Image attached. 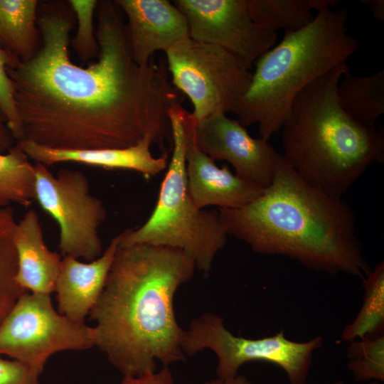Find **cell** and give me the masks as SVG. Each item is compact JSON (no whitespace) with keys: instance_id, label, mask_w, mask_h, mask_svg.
Returning <instances> with one entry per match:
<instances>
[{"instance_id":"obj_16","label":"cell","mask_w":384,"mask_h":384,"mask_svg":"<svg viewBox=\"0 0 384 384\" xmlns=\"http://www.w3.org/2000/svg\"><path fill=\"white\" fill-rule=\"evenodd\" d=\"M153 143L159 145L152 134L146 135L136 145L125 149H60L30 141L17 142L28 158L46 166L70 161L108 169L132 170L145 176H155L167 166V152H163L159 157L154 156L150 150Z\"/></svg>"},{"instance_id":"obj_23","label":"cell","mask_w":384,"mask_h":384,"mask_svg":"<svg viewBox=\"0 0 384 384\" xmlns=\"http://www.w3.org/2000/svg\"><path fill=\"white\" fill-rule=\"evenodd\" d=\"M14 209L0 206V324L26 292L16 281L17 255L14 242Z\"/></svg>"},{"instance_id":"obj_33","label":"cell","mask_w":384,"mask_h":384,"mask_svg":"<svg viewBox=\"0 0 384 384\" xmlns=\"http://www.w3.org/2000/svg\"><path fill=\"white\" fill-rule=\"evenodd\" d=\"M368 384H381L379 381H370Z\"/></svg>"},{"instance_id":"obj_25","label":"cell","mask_w":384,"mask_h":384,"mask_svg":"<svg viewBox=\"0 0 384 384\" xmlns=\"http://www.w3.org/2000/svg\"><path fill=\"white\" fill-rule=\"evenodd\" d=\"M68 3L78 22L76 34L71 40L72 48L82 61L97 58L99 46L94 31L93 17L99 1L70 0Z\"/></svg>"},{"instance_id":"obj_29","label":"cell","mask_w":384,"mask_h":384,"mask_svg":"<svg viewBox=\"0 0 384 384\" xmlns=\"http://www.w3.org/2000/svg\"><path fill=\"white\" fill-rule=\"evenodd\" d=\"M16 144V141L8 127L5 117L0 110V154L9 152Z\"/></svg>"},{"instance_id":"obj_20","label":"cell","mask_w":384,"mask_h":384,"mask_svg":"<svg viewBox=\"0 0 384 384\" xmlns=\"http://www.w3.org/2000/svg\"><path fill=\"white\" fill-rule=\"evenodd\" d=\"M363 302L354 320L347 324L338 340L351 342L383 334L384 327V262H378L362 279Z\"/></svg>"},{"instance_id":"obj_2","label":"cell","mask_w":384,"mask_h":384,"mask_svg":"<svg viewBox=\"0 0 384 384\" xmlns=\"http://www.w3.org/2000/svg\"><path fill=\"white\" fill-rule=\"evenodd\" d=\"M183 251L147 243L119 247L102 292L90 315L95 346L125 376L156 371L185 360L184 331L176 319L174 298L194 274Z\"/></svg>"},{"instance_id":"obj_10","label":"cell","mask_w":384,"mask_h":384,"mask_svg":"<svg viewBox=\"0 0 384 384\" xmlns=\"http://www.w3.org/2000/svg\"><path fill=\"white\" fill-rule=\"evenodd\" d=\"M34 172L35 200L58 223L60 255L88 262L97 259L102 254L99 228L107 210L90 193L87 176L65 168L53 175L40 163L34 164Z\"/></svg>"},{"instance_id":"obj_11","label":"cell","mask_w":384,"mask_h":384,"mask_svg":"<svg viewBox=\"0 0 384 384\" xmlns=\"http://www.w3.org/2000/svg\"><path fill=\"white\" fill-rule=\"evenodd\" d=\"M185 16L189 37L228 51L247 68L277 41V33L252 21L247 0H175Z\"/></svg>"},{"instance_id":"obj_35","label":"cell","mask_w":384,"mask_h":384,"mask_svg":"<svg viewBox=\"0 0 384 384\" xmlns=\"http://www.w3.org/2000/svg\"><path fill=\"white\" fill-rule=\"evenodd\" d=\"M0 206H1V204H0Z\"/></svg>"},{"instance_id":"obj_8","label":"cell","mask_w":384,"mask_h":384,"mask_svg":"<svg viewBox=\"0 0 384 384\" xmlns=\"http://www.w3.org/2000/svg\"><path fill=\"white\" fill-rule=\"evenodd\" d=\"M165 53L171 82L191 100L197 122L231 112L250 85V69L215 45L188 38Z\"/></svg>"},{"instance_id":"obj_7","label":"cell","mask_w":384,"mask_h":384,"mask_svg":"<svg viewBox=\"0 0 384 384\" xmlns=\"http://www.w3.org/2000/svg\"><path fill=\"white\" fill-rule=\"evenodd\" d=\"M324 341L319 335L304 342L293 341L283 329L260 338L237 336L225 328L222 317L208 312L193 319L184 331L182 348L189 356L211 350L218 358L216 373L220 379L233 378L243 364L261 361L280 367L290 384H306L314 353Z\"/></svg>"},{"instance_id":"obj_26","label":"cell","mask_w":384,"mask_h":384,"mask_svg":"<svg viewBox=\"0 0 384 384\" xmlns=\"http://www.w3.org/2000/svg\"><path fill=\"white\" fill-rule=\"evenodd\" d=\"M9 55L0 47V110L16 143L22 138V126L14 100L13 82L6 71Z\"/></svg>"},{"instance_id":"obj_1","label":"cell","mask_w":384,"mask_h":384,"mask_svg":"<svg viewBox=\"0 0 384 384\" xmlns=\"http://www.w3.org/2000/svg\"><path fill=\"white\" fill-rule=\"evenodd\" d=\"M39 5V50L26 62L11 59L6 66L21 122V141L60 149H125L152 134L164 147L171 135L168 111L180 104L179 91L165 65L135 62L114 1L98 4L99 54L87 68L69 57L75 16L68 1Z\"/></svg>"},{"instance_id":"obj_19","label":"cell","mask_w":384,"mask_h":384,"mask_svg":"<svg viewBox=\"0 0 384 384\" xmlns=\"http://www.w3.org/2000/svg\"><path fill=\"white\" fill-rule=\"evenodd\" d=\"M337 97L343 111L355 122L375 127L384 113V70L358 76L348 70L341 78Z\"/></svg>"},{"instance_id":"obj_30","label":"cell","mask_w":384,"mask_h":384,"mask_svg":"<svg viewBox=\"0 0 384 384\" xmlns=\"http://www.w3.org/2000/svg\"><path fill=\"white\" fill-rule=\"evenodd\" d=\"M363 4L370 6L373 17L378 21L384 20L383 0H363Z\"/></svg>"},{"instance_id":"obj_6","label":"cell","mask_w":384,"mask_h":384,"mask_svg":"<svg viewBox=\"0 0 384 384\" xmlns=\"http://www.w3.org/2000/svg\"><path fill=\"white\" fill-rule=\"evenodd\" d=\"M168 116L173 151L156 206L141 227L120 233L119 247L147 243L177 248L194 262L196 268L208 274L228 235L218 210L199 209L188 192L185 156L192 114L176 104L169 108Z\"/></svg>"},{"instance_id":"obj_9","label":"cell","mask_w":384,"mask_h":384,"mask_svg":"<svg viewBox=\"0 0 384 384\" xmlns=\"http://www.w3.org/2000/svg\"><path fill=\"white\" fill-rule=\"evenodd\" d=\"M95 341L94 326L56 311L49 294L24 292L0 324V355L40 373L53 354L88 349Z\"/></svg>"},{"instance_id":"obj_24","label":"cell","mask_w":384,"mask_h":384,"mask_svg":"<svg viewBox=\"0 0 384 384\" xmlns=\"http://www.w3.org/2000/svg\"><path fill=\"white\" fill-rule=\"evenodd\" d=\"M347 366L356 381H384V335L350 342Z\"/></svg>"},{"instance_id":"obj_14","label":"cell","mask_w":384,"mask_h":384,"mask_svg":"<svg viewBox=\"0 0 384 384\" xmlns=\"http://www.w3.org/2000/svg\"><path fill=\"white\" fill-rule=\"evenodd\" d=\"M196 124L193 116L185 156L188 192L195 205L199 209L210 206L238 208L258 197L263 188L233 174L227 165L218 167L200 149L195 137Z\"/></svg>"},{"instance_id":"obj_3","label":"cell","mask_w":384,"mask_h":384,"mask_svg":"<svg viewBox=\"0 0 384 384\" xmlns=\"http://www.w3.org/2000/svg\"><path fill=\"white\" fill-rule=\"evenodd\" d=\"M218 212L227 235L257 253L283 255L311 270L361 279L371 270L350 206L303 181L280 153L272 183L258 197Z\"/></svg>"},{"instance_id":"obj_28","label":"cell","mask_w":384,"mask_h":384,"mask_svg":"<svg viewBox=\"0 0 384 384\" xmlns=\"http://www.w3.org/2000/svg\"><path fill=\"white\" fill-rule=\"evenodd\" d=\"M120 384H175L169 366L140 376H125Z\"/></svg>"},{"instance_id":"obj_22","label":"cell","mask_w":384,"mask_h":384,"mask_svg":"<svg viewBox=\"0 0 384 384\" xmlns=\"http://www.w3.org/2000/svg\"><path fill=\"white\" fill-rule=\"evenodd\" d=\"M247 4L253 22L274 32L297 31L314 18L309 0H247Z\"/></svg>"},{"instance_id":"obj_18","label":"cell","mask_w":384,"mask_h":384,"mask_svg":"<svg viewBox=\"0 0 384 384\" xmlns=\"http://www.w3.org/2000/svg\"><path fill=\"white\" fill-rule=\"evenodd\" d=\"M37 0H0V47L8 55L26 62L41 46Z\"/></svg>"},{"instance_id":"obj_31","label":"cell","mask_w":384,"mask_h":384,"mask_svg":"<svg viewBox=\"0 0 384 384\" xmlns=\"http://www.w3.org/2000/svg\"><path fill=\"white\" fill-rule=\"evenodd\" d=\"M204 384H252L250 380L245 375L238 374L230 379L216 378L206 381Z\"/></svg>"},{"instance_id":"obj_21","label":"cell","mask_w":384,"mask_h":384,"mask_svg":"<svg viewBox=\"0 0 384 384\" xmlns=\"http://www.w3.org/2000/svg\"><path fill=\"white\" fill-rule=\"evenodd\" d=\"M34 200V165L16 143L9 152L0 154V204L27 207Z\"/></svg>"},{"instance_id":"obj_4","label":"cell","mask_w":384,"mask_h":384,"mask_svg":"<svg viewBox=\"0 0 384 384\" xmlns=\"http://www.w3.org/2000/svg\"><path fill=\"white\" fill-rule=\"evenodd\" d=\"M348 70L341 64L306 85L281 127L284 160L309 185L338 198L384 159L383 129L355 122L338 102V85Z\"/></svg>"},{"instance_id":"obj_17","label":"cell","mask_w":384,"mask_h":384,"mask_svg":"<svg viewBox=\"0 0 384 384\" xmlns=\"http://www.w3.org/2000/svg\"><path fill=\"white\" fill-rule=\"evenodd\" d=\"M14 242L17 255L16 281L26 291L50 294L55 292L61 255L46 246L37 213L28 210L16 223Z\"/></svg>"},{"instance_id":"obj_15","label":"cell","mask_w":384,"mask_h":384,"mask_svg":"<svg viewBox=\"0 0 384 384\" xmlns=\"http://www.w3.org/2000/svg\"><path fill=\"white\" fill-rule=\"evenodd\" d=\"M120 238L121 234L113 238L97 259L87 263L63 256L55 288L60 314L84 323L102 292Z\"/></svg>"},{"instance_id":"obj_12","label":"cell","mask_w":384,"mask_h":384,"mask_svg":"<svg viewBox=\"0 0 384 384\" xmlns=\"http://www.w3.org/2000/svg\"><path fill=\"white\" fill-rule=\"evenodd\" d=\"M195 137L202 151L232 164L238 176L263 189L272 183L279 153L268 141L252 137L238 119L210 115L197 122Z\"/></svg>"},{"instance_id":"obj_27","label":"cell","mask_w":384,"mask_h":384,"mask_svg":"<svg viewBox=\"0 0 384 384\" xmlns=\"http://www.w3.org/2000/svg\"><path fill=\"white\" fill-rule=\"evenodd\" d=\"M41 373L16 360L0 355V384H39Z\"/></svg>"},{"instance_id":"obj_34","label":"cell","mask_w":384,"mask_h":384,"mask_svg":"<svg viewBox=\"0 0 384 384\" xmlns=\"http://www.w3.org/2000/svg\"><path fill=\"white\" fill-rule=\"evenodd\" d=\"M331 384H344L342 381L338 380L334 383H331Z\"/></svg>"},{"instance_id":"obj_13","label":"cell","mask_w":384,"mask_h":384,"mask_svg":"<svg viewBox=\"0 0 384 384\" xmlns=\"http://www.w3.org/2000/svg\"><path fill=\"white\" fill-rule=\"evenodd\" d=\"M126 15V30L132 56L146 66L152 55L190 38L185 16L167 0H115Z\"/></svg>"},{"instance_id":"obj_5","label":"cell","mask_w":384,"mask_h":384,"mask_svg":"<svg viewBox=\"0 0 384 384\" xmlns=\"http://www.w3.org/2000/svg\"><path fill=\"white\" fill-rule=\"evenodd\" d=\"M347 19L344 9L324 8L304 28L285 33L255 63L250 85L231 110L238 120L244 127L257 124L267 141L280 130L299 93L357 50Z\"/></svg>"},{"instance_id":"obj_32","label":"cell","mask_w":384,"mask_h":384,"mask_svg":"<svg viewBox=\"0 0 384 384\" xmlns=\"http://www.w3.org/2000/svg\"><path fill=\"white\" fill-rule=\"evenodd\" d=\"M312 9L319 11L321 9L334 7L337 1L335 0H309Z\"/></svg>"}]
</instances>
